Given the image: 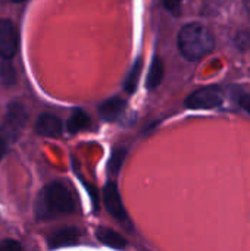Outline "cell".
<instances>
[{"label": "cell", "instance_id": "4", "mask_svg": "<svg viewBox=\"0 0 250 251\" xmlns=\"http://www.w3.org/2000/svg\"><path fill=\"white\" fill-rule=\"evenodd\" d=\"M103 204L106 212L118 222H127L128 215L115 181H108L103 188Z\"/></svg>", "mask_w": 250, "mask_h": 251}, {"label": "cell", "instance_id": "11", "mask_svg": "<svg viewBox=\"0 0 250 251\" xmlns=\"http://www.w3.org/2000/svg\"><path fill=\"white\" fill-rule=\"evenodd\" d=\"M90 125H91L90 116H88L84 110L75 109V110L72 112V115L69 116L68 122H66V129H68V132H71V134H77V132H80V131H83V129L90 128Z\"/></svg>", "mask_w": 250, "mask_h": 251}, {"label": "cell", "instance_id": "5", "mask_svg": "<svg viewBox=\"0 0 250 251\" xmlns=\"http://www.w3.org/2000/svg\"><path fill=\"white\" fill-rule=\"evenodd\" d=\"M19 34L15 24L9 19H0V57L12 59L18 53Z\"/></svg>", "mask_w": 250, "mask_h": 251}, {"label": "cell", "instance_id": "2", "mask_svg": "<svg viewBox=\"0 0 250 251\" xmlns=\"http://www.w3.org/2000/svg\"><path fill=\"white\" fill-rule=\"evenodd\" d=\"M215 47L214 34L202 24H187L178 34V49L189 60H199Z\"/></svg>", "mask_w": 250, "mask_h": 251}, {"label": "cell", "instance_id": "10", "mask_svg": "<svg viewBox=\"0 0 250 251\" xmlns=\"http://www.w3.org/2000/svg\"><path fill=\"white\" fill-rule=\"evenodd\" d=\"M96 238L103 246H108L113 250H125L128 247V241L125 240V237L106 226H100L96 229Z\"/></svg>", "mask_w": 250, "mask_h": 251}, {"label": "cell", "instance_id": "15", "mask_svg": "<svg viewBox=\"0 0 250 251\" xmlns=\"http://www.w3.org/2000/svg\"><path fill=\"white\" fill-rule=\"evenodd\" d=\"M125 157H127V149H116L113 150V153L111 154V159L108 162V172L111 175H118L124 162H125Z\"/></svg>", "mask_w": 250, "mask_h": 251}, {"label": "cell", "instance_id": "17", "mask_svg": "<svg viewBox=\"0 0 250 251\" xmlns=\"http://www.w3.org/2000/svg\"><path fill=\"white\" fill-rule=\"evenodd\" d=\"M162 3L168 10H171L174 13H177L181 7V0H162Z\"/></svg>", "mask_w": 250, "mask_h": 251}, {"label": "cell", "instance_id": "18", "mask_svg": "<svg viewBox=\"0 0 250 251\" xmlns=\"http://www.w3.org/2000/svg\"><path fill=\"white\" fill-rule=\"evenodd\" d=\"M240 106L248 112V113H250V96L249 94H246V96H242L240 97Z\"/></svg>", "mask_w": 250, "mask_h": 251}, {"label": "cell", "instance_id": "13", "mask_svg": "<svg viewBox=\"0 0 250 251\" xmlns=\"http://www.w3.org/2000/svg\"><path fill=\"white\" fill-rule=\"evenodd\" d=\"M16 71L10 62V59H3L1 63H0V81L3 85H7V87H12L16 84Z\"/></svg>", "mask_w": 250, "mask_h": 251}, {"label": "cell", "instance_id": "7", "mask_svg": "<svg viewBox=\"0 0 250 251\" xmlns=\"http://www.w3.org/2000/svg\"><path fill=\"white\" fill-rule=\"evenodd\" d=\"M81 229L77 226H63L52 232L47 238V246L52 250L77 246L81 240Z\"/></svg>", "mask_w": 250, "mask_h": 251}, {"label": "cell", "instance_id": "6", "mask_svg": "<svg viewBox=\"0 0 250 251\" xmlns=\"http://www.w3.org/2000/svg\"><path fill=\"white\" fill-rule=\"evenodd\" d=\"M25 122H27V112H25L24 106L19 104V103H10L9 107H7L4 125L1 126V129L6 132L7 137L15 140L18 132L25 125Z\"/></svg>", "mask_w": 250, "mask_h": 251}, {"label": "cell", "instance_id": "3", "mask_svg": "<svg viewBox=\"0 0 250 251\" xmlns=\"http://www.w3.org/2000/svg\"><path fill=\"white\" fill-rule=\"evenodd\" d=\"M222 93L218 87H203L192 93L184 104L189 109H215L222 104Z\"/></svg>", "mask_w": 250, "mask_h": 251}, {"label": "cell", "instance_id": "21", "mask_svg": "<svg viewBox=\"0 0 250 251\" xmlns=\"http://www.w3.org/2000/svg\"><path fill=\"white\" fill-rule=\"evenodd\" d=\"M249 1H250V0H249Z\"/></svg>", "mask_w": 250, "mask_h": 251}, {"label": "cell", "instance_id": "9", "mask_svg": "<svg viewBox=\"0 0 250 251\" xmlns=\"http://www.w3.org/2000/svg\"><path fill=\"white\" fill-rule=\"evenodd\" d=\"M125 109H127L125 100H122L121 97H112V99L105 100L99 106V116L103 121L115 122V121H118L124 115Z\"/></svg>", "mask_w": 250, "mask_h": 251}, {"label": "cell", "instance_id": "20", "mask_svg": "<svg viewBox=\"0 0 250 251\" xmlns=\"http://www.w3.org/2000/svg\"><path fill=\"white\" fill-rule=\"evenodd\" d=\"M12 3H24L25 0H10Z\"/></svg>", "mask_w": 250, "mask_h": 251}, {"label": "cell", "instance_id": "16", "mask_svg": "<svg viewBox=\"0 0 250 251\" xmlns=\"http://www.w3.org/2000/svg\"><path fill=\"white\" fill-rule=\"evenodd\" d=\"M0 251H22L21 246L15 240H4L0 243Z\"/></svg>", "mask_w": 250, "mask_h": 251}, {"label": "cell", "instance_id": "12", "mask_svg": "<svg viewBox=\"0 0 250 251\" xmlns=\"http://www.w3.org/2000/svg\"><path fill=\"white\" fill-rule=\"evenodd\" d=\"M162 78H164V63H162V60L159 57H153L150 69H149V74H147L146 87L149 90L156 88L161 84Z\"/></svg>", "mask_w": 250, "mask_h": 251}, {"label": "cell", "instance_id": "14", "mask_svg": "<svg viewBox=\"0 0 250 251\" xmlns=\"http://www.w3.org/2000/svg\"><path fill=\"white\" fill-rule=\"evenodd\" d=\"M140 74H141V60L137 59L130 71V74L127 75L125 78V82H124V88L128 94H133L137 88V84H139V78H140Z\"/></svg>", "mask_w": 250, "mask_h": 251}, {"label": "cell", "instance_id": "8", "mask_svg": "<svg viewBox=\"0 0 250 251\" xmlns=\"http://www.w3.org/2000/svg\"><path fill=\"white\" fill-rule=\"evenodd\" d=\"M62 131H63L62 121L52 113H43L35 121V132L41 137L57 138L60 137Z\"/></svg>", "mask_w": 250, "mask_h": 251}, {"label": "cell", "instance_id": "1", "mask_svg": "<svg viewBox=\"0 0 250 251\" xmlns=\"http://www.w3.org/2000/svg\"><path fill=\"white\" fill-rule=\"evenodd\" d=\"M77 210V200L72 190L55 181L47 184L38 194L35 201V216L40 221H50L60 216L71 215Z\"/></svg>", "mask_w": 250, "mask_h": 251}, {"label": "cell", "instance_id": "19", "mask_svg": "<svg viewBox=\"0 0 250 251\" xmlns=\"http://www.w3.org/2000/svg\"><path fill=\"white\" fill-rule=\"evenodd\" d=\"M6 151H7V144H6V140H4L3 137H0V160L4 157Z\"/></svg>", "mask_w": 250, "mask_h": 251}]
</instances>
